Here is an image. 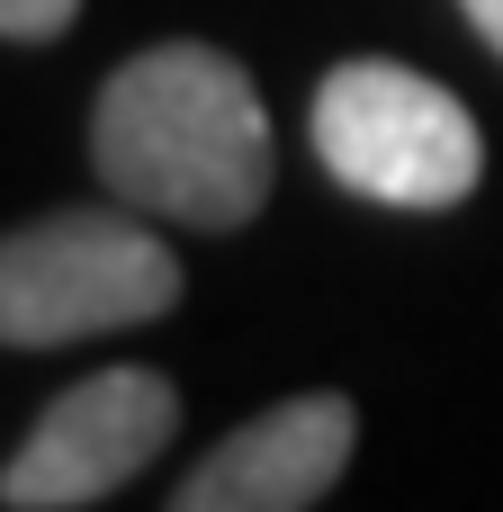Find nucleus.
Wrapping results in <instances>:
<instances>
[{"instance_id": "1", "label": "nucleus", "mask_w": 503, "mask_h": 512, "mask_svg": "<svg viewBox=\"0 0 503 512\" xmlns=\"http://www.w3.org/2000/svg\"><path fill=\"white\" fill-rule=\"evenodd\" d=\"M90 162L99 189L135 216L234 234L270 198V117L234 54L216 45H144L108 72L90 108Z\"/></svg>"}, {"instance_id": "2", "label": "nucleus", "mask_w": 503, "mask_h": 512, "mask_svg": "<svg viewBox=\"0 0 503 512\" xmlns=\"http://www.w3.org/2000/svg\"><path fill=\"white\" fill-rule=\"evenodd\" d=\"M180 306V261L162 234L117 207H63L18 234H0V342L54 351L81 333H126Z\"/></svg>"}, {"instance_id": "3", "label": "nucleus", "mask_w": 503, "mask_h": 512, "mask_svg": "<svg viewBox=\"0 0 503 512\" xmlns=\"http://www.w3.org/2000/svg\"><path fill=\"white\" fill-rule=\"evenodd\" d=\"M315 153L324 171L351 189V198H378V207H459L486 171V144H477V117L405 72V63H342L324 72L315 90Z\"/></svg>"}, {"instance_id": "4", "label": "nucleus", "mask_w": 503, "mask_h": 512, "mask_svg": "<svg viewBox=\"0 0 503 512\" xmlns=\"http://www.w3.org/2000/svg\"><path fill=\"white\" fill-rule=\"evenodd\" d=\"M180 423V387L162 369H99L72 396H54L36 414V432L9 450L0 468V504L9 512H81L108 504L135 468L162 459Z\"/></svg>"}, {"instance_id": "5", "label": "nucleus", "mask_w": 503, "mask_h": 512, "mask_svg": "<svg viewBox=\"0 0 503 512\" xmlns=\"http://www.w3.org/2000/svg\"><path fill=\"white\" fill-rule=\"evenodd\" d=\"M351 441H360L351 396H288V405L252 414L243 432H225L171 486V504L180 512H306L351 468Z\"/></svg>"}, {"instance_id": "6", "label": "nucleus", "mask_w": 503, "mask_h": 512, "mask_svg": "<svg viewBox=\"0 0 503 512\" xmlns=\"http://www.w3.org/2000/svg\"><path fill=\"white\" fill-rule=\"evenodd\" d=\"M81 18V0H0V36L9 45H45V36H63Z\"/></svg>"}, {"instance_id": "7", "label": "nucleus", "mask_w": 503, "mask_h": 512, "mask_svg": "<svg viewBox=\"0 0 503 512\" xmlns=\"http://www.w3.org/2000/svg\"><path fill=\"white\" fill-rule=\"evenodd\" d=\"M459 9H468V27H477V36L503 54V0H459Z\"/></svg>"}]
</instances>
